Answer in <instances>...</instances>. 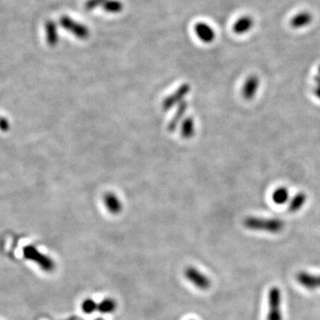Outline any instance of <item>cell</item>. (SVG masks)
<instances>
[{
    "mask_svg": "<svg viewBox=\"0 0 320 320\" xmlns=\"http://www.w3.org/2000/svg\"><path fill=\"white\" fill-rule=\"evenodd\" d=\"M244 226L254 232H264L277 234L283 231L285 223L277 218H262L248 216L244 220Z\"/></svg>",
    "mask_w": 320,
    "mask_h": 320,
    "instance_id": "6da1fadb",
    "label": "cell"
},
{
    "mask_svg": "<svg viewBox=\"0 0 320 320\" xmlns=\"http://www.w3.org/2000/svg\"><path fill=\"white\" fill-rule=\"evenodd\" d=\"M281 302L282 296L280 288L277 287H271L268 295L269 311L267 315V320H282Z\"/></svg>",
    "mask_w": 320,
    "mask_h": 320,
    "instance_id": "7a4b0ae2",
    "label": "cell"
},
{
    "mask_svg": "<svg viewBox=\"0 0 320 320\" xmlns=\"http://www.w3.org/2000/svg\"><path fill=\"white\" fill-rule=\"evenodd\" d=\"M60 25L62 26V28L64 30L73 34L75 37L82 40L88 38L90 35L88 28L86 26L76 22L75 20L67 15H63L60 18Z\"/></svg>",
    "mask_w": 320,
    "mask_h": 320,
    "instance_id": "3957f363",
    "label": "cell"
},
{
    "mask_svg": "<svg viewBox=\"0 0 320 320\" xmlns=\"http://www.w3.org/2000/svg\"><path fill=\"white\" fill-rule=\"evenodd\" d=\"M24 256L30 261H33L39 265L44 271H52L55 269V262L51 258L48 257L47 255L40 254L37 248L29 246L26 247L23 250Z\"/></svg>",
    "mask_w": 320,
    "mask_h": 320,
    "instance_id": "277c9868",
    "label": "cell"
},
{
    "mask_svg": "<svg viewBox=\"0 0 320 320\" xmlns=\"http://www.w3.org/2000/svg\"><path fill=\"white\" fill-rule=\"evenodd\" d=\"M184 276L191 283L201 290H206L211 287V281L208 277L206 276L200 270L190 266L184 270Z\"/></svg>",
    "mask_w": 320,
    "mask_h": 320,
    "instance_id": "5b68a950",
    "label": "cell"
},
{
    "mask_svg": "<svg viewBox=\"0 0 320 320\" xmlns=\"http://www.w3.org/2000/svg\"><path fill=\"white\" fill-rule=\"evenodd\" d=\"M296 280L306 289L314 290L320 287V275H315L306 271H300L296 274Z\"/></svg>",
    "mask_w": 320,
    "mask_h": 320,
    "instance_id": "8992f818",
    "label": "cell"
},
{
    "mask_svg": "<svg viewBox=\"0 0 320 320\" xmlns=\"http://www.w3.org/2000/svg\"><path fill=\"white\" fill-rule=\"evenodd\" d=\"M260 86V79L255 75H251L247 77L242 89V96L245 99L250 101L256 96Z\"/></svg>",
    "mask_w": 320,
    "mask_h": 320,
    "instance_id": "52a82bcc",
    "label": "cell"
},
{
    "mask_svg": "<svg viewBox=\"0 0 320 320\" xmlns=\"http://www.w3.org/2000/svg\"><path fill=\"white\" fill-rule=\"evenodd\" d=\"M195 31L197 36L205 43L212 42L215 37V33L213 29L208 24L204 22H199L196 24Z\"/></svg>",
    "mask_w": 320,
    "mask_h": 320,
    "instance_id": "ba28073f",
    "label": "cell"
},
{
    "mask_svg": "<svg viewBox=\"0 0 320 320\" xmlns=\"http://www.w3.org/2000/svg\"><path fill=\"white\" fill-rule=\"evenodd\" d=\"M313 16L309 12H301L291 19L290 25L293 29H302L309 25L312 22Z\"/></svg>",
    "mask_w": 320,
    "mask_h": 320,
    "instance_id": "9c48e42d",
    "label": "cell"
},
{
    "mask_svg": "<svg viewBox=\"0 0 320 320\" xmlns=\"http://www.w3.org/2000/svg\"><path fill=\"white\" fill-rule=\"evenodd\" d=\"M190 91V86L189 85H182L180 86V88L177 90L176 92L173 94V96H170L168 98H166V101L163 103V108L164 110H168L170 108L176 104L177 103H179L180 100L184 98V96H186Z\"/></svg>",
    "mask_w": 320,
    "mask_h": 320,
    "instance_id": "30bf717a",
    "label": "cell"
},
{
    "mask_svg": "<svg viewBox=\"0 0 320 320\" xmlns=\"http://www.w3.org/2000/svg\"><path fill=\"white\" fill-rule=\"evenodd\" d=\"M45 36H47L48 45L56 47V44H58L59 34H58L57 24L52 20H49L45 22Z\"/></svg>",
    "mask_w": 320,
    "mask_h": 320,
    "instance_id": "8fae6325",
    "label": "cell"
},
{
    "mask_svg": "<svg viewBox=\"0 0 320 320\" xmlns=\"http://www.w3.org/2000/svg\"><path fill=\"white\" fill-rule=\"evenodd\" d=\"M254 26V20L250 16H243L239 18L233 25V31L238 35L248 32Z\"/></svg>",
    "mask_w": 320,
    "mask_h": 320,
    "instance_id": "7c38bea8",
    "label": "cell"
},
{
    "mask_svg": "<svg viewBox=\"0 0 320 320\" xmlns=\"http://www.w3.org/2000/svg\"><path fill=\"white\" fill-rule=\"evenodd\" d=\"M104 204L108 210L113 213L118 214L122 210V203L117 196L113 193H108L104 196Z\"/></svg>",
    "mask_w": 320,
    "mask_h": 320,
    "instance_id": "4fadbf2b",
    "label": "cell"
},
{
    "mask_svg": "<svg viewBox=\"0 0 320 320\" xmlns=\"http://www.w3.org/2000/svg\"><path fill=\"white\" fill-rule=\"evenodd\" d=\"M307 199L308 197L305 192H298L293 199H291L289 206H288V211L293 213L298 212L305 205Z\"/></svg>",
    "mask_w": 320,
    "mask_h": 320,
    "instance_id": "5bb4252c",
    "label": "cell"
},
{
    "mask_svg": "<svg viewBox=\"0 0 320 320\" xmlns=\"http://www.w3.org/2000/svg\"><path fill=\"white\" fill-rule=\"evenodd\" d=\"M288 199H289V192L285 187L278 188L275 190V192H273V202L277 205H284L288 201Z\"/></svg>",
    "mask_w": 320,
    "mask_h": 320,
    "instance_id": "9a60e30c",
    "label": "cell"
},
{
    "mask_svg": "<svg viewBox=\"0 0 320 320\" xmlns=\"http://www.w3.org/2000/svg\"><path fill=\"white\" fill-rule=\"evenodd\" d=\"M116 309H117V303L115 302V300L111 298L103 300L98 304V308H97L100 313L102 314H110V313L114 312Z\"/></svg>",
    "mask_w": 320,
    "mask_h": 320,
    "instance_id": "2e32d148",
    "label": "cell"
},
{
    "mask_svg": "<svg viewBox=\"0 0 320 320\" xmlns=\"http://www.w3.org/2000/svg\"><path fill=\"white\" fill-rule=\"evenodd\" d=\"M105 11L111 14H118L123 10V4L118 0H106L103 5Z\"/></svg>",
    "mask_w": 320,
    "mask_h": 320,
    "instance_id": "e0dca14e",
    "label": "cell"
},
{
    "mask_svg": "<svg viewBox=\"0 0 320 320\" xmlns=\"http://www.w3.org/2000/svg\"><path fill=\"white\" fill-rule=\"evenodd\" d=\"M195 132V124L193 119L191 118H187L186 120H184L182 124V128H181V134L184 138H191L193 136Z\"/></svg>",
    "mask_w": 320,
    "mask_h": 320,
    "instance_id": "ac0fdd59",
    "label": "cell"
},
{
    "mask_svg": "<svg viewBox=\"0 0 320 320\" xmlns=\"http://www.w3.org/2000/svg\"><path fill=\"white\" fill-rule=\"evenodd\" d=\"M81 308L85 314H92L98 308V304L93 299L87 298L82 302Z\"/></svg>",
    "mask_w": 320,
    "mask_h": 320,
    "instance_id": "d6986e66",
    "label": "cell"
},
{
    "mask_svg": "<svg viewBox=\"0 0 320 320\" xmlns=\"http://www.w3.org/2000/svg\"><path fill=\"white\" fill-rule=\"evenodd\" d=\"M186 110H187V104H186V103H181V105H180V108H179V111L177 112L175 117L173 118V120L170 123V130H172V131L174 130V128L176 127L178 122L180 121V118H182V116H184V113H185Z\"/></svg>",
    "mask_w": 320,
    "mask_h": 320,
    "instance_id": "ffe728a7",
    "label": "cell"
},
{
    "mask_svg": "<svg viewBox=\"0 0 320 320\" xmlns=\"http://www.w3.org/2000/svg\"><path fill=\"white\" fill-rule=\"evenodd\" d=\"M106 0H87L85 2V9L86 11H92L94 9L103 6Z\"/></svg>",
    "mask_w": 320,
    "mask_h": 320,
    "instance_id": "44dd1931",
    "label": "cell"
},
{
    "mask_svg": "<svg viewBox=\"0 0 320 320\" xmlns=\"http://www.w3.org/2000/svg\"><path fill=\"white\" fill-rule=\"evenodd\" d=\"M313 94L320 101V65L317 69V73L315 76V86L313 89Z\"/></svg>",
    "mask_w": 320,
    "mask_h": 320,
    "instance_id": "7402d4cb",
    "label": "cell"
},
{
    "mask_svg": "<svg viewBox=\"0 0 320 320\" xmlns=\"http://www.w3.org/2000/svg\"><path fill=\"white\" fill-rule=\"evenodd\" d=\"M9 128V123L6 118H0V129L2 131H8Z\"/></svg>",
    "mask_w": 320,
    "mask_h": 320,
    "instance_id": "603a6c76",
    "label": "cell"
},
{
    "mask_svg": "<svg viewBox=\"0 0 320 320\" xmlns=\"http://www.w3.org/2000/svg\"><path fill=\"white\" fill-rule=\"evenodd\" d=\"M95 320H104V319H103V318H102V317H97V318H96V319Z\"/></svg>",
    "mask_w": 320,
    "mask_h": 320,
    "instance_id": "cb8c5ba5",
    "label": "cell"
},
{
    "mask_svg": "<svg viewBox=\"0 0 320 320\" xmlns=\"http://www.w3.org/2000/svg\"><path fill=\"white\" fill-rule=\"evenodd\" d=\"M190 320H193V319H190Z\"/></svg>",
    "mask_w": 320,
    "mask_h": 320,
    "instance_id": "d4e9b609",
    "label": "cell"
}]
</instances>
